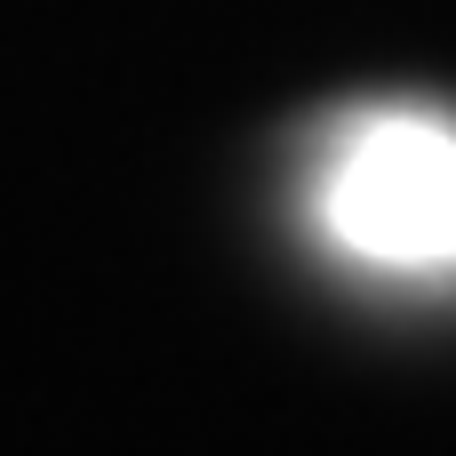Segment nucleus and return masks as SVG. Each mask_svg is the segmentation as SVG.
Here are the masks:
<instances>
[{
  "instance_id": "1",
  "label": "nucleus",
  "mask_w": 456,
  "mask_h": 456,
  "mask_svg": "<svg viewBox=\"0 0 456 456\" xmlns=\"http://www.w3.org/2000/svg\"><path fill=\"white\" fill-rule=\"evenodd\" d=\"M329 256L377 281H456V120L425 104H369L337 120L305 176Z\"/></svg>"
}]
</instances>
